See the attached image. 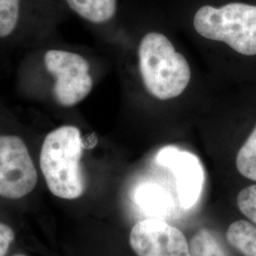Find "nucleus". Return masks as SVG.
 Returning a JSON list of instances; mask_svg holds the SVG:
<instances>
[{
  "mask_svg": "<svg viewBox=\"0 0 256 256\" xmlns=\"http://www.w3.org/2000/svg\"><path fill=\"white\" fill-rule=\"evenodd\" d=\"M24 256V254H16V256Z\"/></svg>",
  "mask_w": 256,
  "mask_h": 256,
  "instance_id": "obj_16",
  "label": "nucleus"
},
{
  "mask_svg": "<svg viewBox=\"0 0 256 256\" xmlns=\"http://www.w3.org/2000/svg\"><path fill=\"white\" fill-rule=\"evenodd\" d=\"M192 24L200 36L225 42L240 54L256 55V3L205 1L194 10Z\"/></svg>",
  "mask_w": 256,
  "mask_h": 256,
  "instance_id": "obj_2",
  "label": "nucleus"
},
{
  "mask_svg": "<svg viewBox=\"0 0 256 256\" xmlns=\"http://www.w3.org/2000/svg\"><path fill=\"white\" fill-rule=\"evenodd\" d=\"M236 202L240 212L256 227V184L241 190Z\"/></svg>",
  "mask_w": 256,
  "mask_h": 256,
  "instance_id": "obj_14",
  "label": "nucleus"
},
{
  "mask_svg": "<svg viewBox=\"0 0 256 256\" xmlns=\"http://www.w3.org/2000/svg\"><path fill=\"white\" fill-rule=\"evenodd\" d=\"M227 241L243 256H256V227L247 220L232 223L226 234Z\"/></svg>",
  "mask_w": 256,
  "mask_h": 256,
  "instance_id": "obj_10",
  "label": "nucleus"
},
{
  "mask_svg": "<svg viewBox=\"0 0 256 256\" xmlns=\"http://www.w3.org/2000/svg\"><path fill=\"white\" fill-rule=\"evenodd\" d=\"M236 168L243 176L256 182V126L238 151Z\"/></svg>",
  "mask_w": 256,
  "mask_h": 256,
  "instance_id": "obj_12",
  "label": "nucleus"
},
{
  "mask_svg": "<svg viewBox=\"0 0 256 256\" xmlns=\"http://www.w3.org/2000/svg\"><path fill=\"white\" fill-rule=\"evenodd\" d=\"M156 160L173 172L180 207L183 210L192 208L200 200L204 185V171L200 160L176 147L168 146L160 151Z\"/></svg>",
  "mask_w": 256,
  "mask_h": 256,
  "instance_id": "obj_7",
  "label": "nucleus"
},
{
  "mask_svg": "<svg viewBox=\"0 0 256 256\" xmlns=\"http://www.w3.org/2000/svg\"><path fill=\"white\" fill-rule=\"evenodd\" d=\"M36 168L25 142L14 135H0V196L18 200L37 184Z\"/></svg>",
  "mask_w": 256,
  "mask_h": 256,
  "instance_id": "obj_5",
  "label": "nucleus"
},
{
  "mask_svg": "<svg viewBox=\"0 0 256 256\" xmlns=\"http://www.w3.org/2000/svg\"><path fill=\"white\" fill-rule=\"evenodd\" d=\"M81 18L95 25L108 23L118 12V0H64Z\"/></svg>",
  "mask_w": 256,
  "mask_h": 256,
  "instance_id": "obj_9",
  "label": "nucleus"
},
{
  "mask_svg": "<svg viewBox=\"0 0 256 256\" xmlns=\"http://www.w3.org/2000/svg\"><path fill=\"white\" fill-rule=\"evenodd\" d=\"M84 144L74 126H62L46 135L41 147L40 168L50 192L60 198L75 200L84 192L81 167Z\"/></svg>",
  "mask_w": 256,
  "mask_h": 256,
  "instance_id": "obj_1",
  "label": "nucleus"
},
{
  "mask_svg": "<svg viewBox=\"0 0 256 256\" xmlns=\"http://www.w3.org/2000/svg\"><path fill=\"white\" fill-rule=\"evenodd\" d=\"M23 0H0V39L14 32L20 23Z\"/></svg>",
  "mask_w": 256,
  "mask_h": 256,
  "instance_id": "obj_11",
  "label": "nucleus"
},
{
  "mask_svg": "<svg viewBox=\"0 0 256 256\" xmlns=\"http://www.w3.org/2000/svg\"><path fill=\"white\" fill-rule=\"evenodd\" d=\"M134 200L152 218L164 220L174 214V204L171 194L155 183L140 184L135 191Z\"/></svg>",
  "mask_w": 256,
  "mask_h": 256,
  "instance_id": "obj_8",
  "label": "nucleus"
},
{
  "mask_svg": "<svg viewBox=\"0 0 256 256\" xmlns=\"http://www.w3.org/2000/svg\"><path fill=\"white\" fill-rule=\"evenodd\" d=\"M192 256H227L218 240L208 229L200 230L191 239Z\"/></svg>",
  "mask_w": 256,
  "mask_h": 256,
  "instance_id": "obj_13",
  "label": "nucleus"
},
{
  "mask_svg": "<svg viewBox=\"0 0 256 256\" xmlns=\"http://www.w3.org/2000/svg\"><path fill=\"white\" fill-rule=\"evenodd\" d=\"M138 63L142 82L158 100L178 97L191 80V68L182 54L164 34L150 32L138 46Z\"/></svg>",
  "mask_w": 256,
  "mask_h": 256,
  "instance_id": "obj_3",
  "label": "nucleus"
},
{
  "mask_svg": "<svg viewBox=\"0 0 256 256\" xmlns=\"http://www.w3.org/2000/svg\"><path fill=\"white\" fill-rule=\"evenodd\" d=\"M129 243L137 256H192L182 232L158 218L138 222L131 230Z\"/></svg>",
  "mask_w": 256,
  "mask_h": 256,
  "instance_id": "obj_6",
  "label": "nucleus"
},
{
  "mask_svg": "<svg viewBox=\"0 0 256 256\" xmlns=\"http://www.w3.org/2000/svg\"><path fill=\"white\" fill-rule=\"evenodd\" d=\"M14 240V232L6 224L0 223V256H4Z\"/></svg>",
  "mask_w": 256,
  "mask_h": 256,
  "instance_id": "obj_15",
  "label": "nucleus"
},
{
  "mask_svg": "<svg viewBox=\"0 0 256 256\" xmlns=\"http://www.w3.org/2000/svg\"><path fill=\"white\" fill-rule=\"evenodd\" d=\"M46 70L54 78L52 94L63 108H72L88 97L93 86L90 64L82 55L50 50L44 56Z\"/></svg>",
  "mask_w": 256,
  "mask_h": 256,
  "instance_id": "obj_4",
  "label": "nucleus"
}]
</instances>
